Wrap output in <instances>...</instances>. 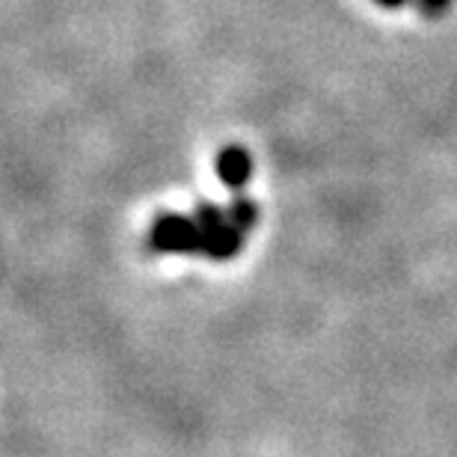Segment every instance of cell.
Returning a JSON list of instances; mask_svg holds the SVG:
<instances>
[{"instance_id":"cell-1","label":"cell","mask_w":457,"mask_h":457,"mask_svg":"<svg viewBox=\"0 0 457 457\" xmlns=\"http://www.w3.org/2000/svg\"><path fill=\"white\" fill-rule=\"evenodd\" d=\"M149 250L154 253H203V228L196 226L194 217L163 212L154 217L149 226V237H145Z\"/></svg>"},{"instance_id":"cell-2","label":"cell","mask_w":457,"mask_h":457,"mask_svg":"<svg viewBox=\"0 0 457 457\" xmlns=\"http://www.w3.org/2000/svg\"><path fill=\"white\" fill-rule=\"evenodd\" d=\"M214 170H217V179H220L226 187L241 190L244 185H250V179H253V154L246 152L244 145H226V149L217 152Z\"/></svg>"},{"instance_id":"cell-3","label":"cell","mask_w":457,"mask_h":457,"mask_svg":"<svg viewBox=\"0 0 457 457\" xmlns=\"http://www.w3.org/2000/svg\"><path fill=\"white\" fill-rule=\"evenodd\" d=\"M241 244H244L241 228L232 223H223L220 228H214V232L203 235V255H208V259H214V262H226V259H232V255H237Z\"/></svg>"},{"instance_id":"cell-4","label":"cell","mask_w":457,"mask_h":457,"mask_svg":"<svg viewBox=\"0 0 457 457\" xmlns=\"http://www.w3.org/2000/svg\"><path fill=\"white\" fill-rule=\"evenodd\" d=\"M226 217H228V223L237 226L246 235L255 223H259V205H255L250 196H235L232 205L226 208Z\"/></svg>"},{"instance_id":"cell-5","label":"cell","mask_w":457,"mask_h":457,"mask_svg":"<svg viewBox=\"0 0 457 457\" xmlns=\"http://www.w3.org/2000/svg\"><path fill=\"white\" fill-rule=\"evenodd\" d=\"M449 6H452V0H416V9L425 18H440Z\"/></svg>"},{"instance_id":"cell-6","label":"cell","mask_w":457,"mask_h":457,"mask_svg":"<svg viewBox=\"0 0 457 457\" xmlns=\"http://www.w3.org/2000/svg\"><path fill=\"white\" fill-rule=\"evenodd\" d=\"M378 6H383V9H401L407 4V0H374Z\"/></svg>"}]
</instances>
